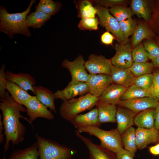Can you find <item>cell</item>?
I'll list each match as a JSON object with an SVG mask.
<instances>
[{
    "mask_svg": "<svg viewBox=\"0 0 159 159\" xmlns=\"http://www.w3.org/2000/svg\"><path fill=\"white\" fill-rule=\"evenodd\" d=\"M0 100V109L2 114V121L6 137L3 157V159H5V154L9 149L10 142H12L13 147L21 143L24 139L26 128L19 119H24L32 126V125L29 119L20 114L21 112H26V108L14 100L9 92H6L5 96Z\"/></svg>",
    "mask_w": 159,
    "mask_h": 159,
    "instance_id": "6da1fadb",
    "label": "cell"
},
{
    "mask_svg": "<svg viewBox=\"0 0 159 159\" xmlns=\"http://www.w3.org/2000/svg\"><path fill=\"white\" fill-rule=\"evenodd\" d=\"M36 0H31L26 9L20 13H9L3 6H0V31L7 35L11 39L14 34H20L30 37L31 34L26 26V19L31 8Z\"/></svg>",
    "mask_w": 159,
    "mask_h": 159,
    "instance_id": "7a4b0ae2",
    "label": "cell"
},
{
    "mask_svg": "<svg viewBox=\"0 0 159 159\" xmlns=\"http://www.w3.org/2000/svg\"><path fill=\"white\" fill-rule=\"evenodd\" d=\"M40 159H71L76 153L74 149L35 134Z\"/></svg>",
    "mask_w": 159,
    "mask_h": 159,
    "instance_id": "3957f363",
    "label": "cell"
},
{
    "mask_svg": "<svg viewBox=\"0 0 159 159\" xmlns=\"http://www.w3.org/2000/svg\"><path fill=\"white\" fill-rule=\"evenodd\" d=\"M77 130L80 133L86 132L97 137L101 147L115 154L124 149L121 135L117 128L107 131L98 127L88 126L79 128Z\"/></svg>",
    "mask_w": 159,
    "mask_h": 159,
    "instance_id": "277c9868",
    "label": "cell"
},
{
    "mask_svg": "<svg viewBox=\"0 0 159 159\" xmlns=\"http://www.w3.org/2000/svg\"><path fill=\"white\" fill-rule=\"evenodd\" d=\"M99 98L88 92L78 98L63 101L59 108L60 116L70 122L79 114L90 110L96 105Z\"/></svg>",
    "mask_w": 159,
    "mask_h": 159,
    "instance_id": "5b68a950",
    "label": "cell"
},
{
    "mask_svg": "<svg viewBox=\"0 0 159 159\" xmlns=\"http://www.w3.org/2000/svg\"><path fill=\"white\" fill-rule=\"evenodd\" d=\"M97 15L101 24L107 31L111 32L115 37L118 43L125 44L128 43L129 39L126 38L122 34L119 22L112 15L107 8L97 5Z\"/></svg>",
    "mask_w": 159,
    "mask_h": 159,
    "instance_id": "8992f818",
    "label": "cell"
},
{
    "mask_svg": "<svg viewBox=\"0 0 159 159\" xmlns=\"http://www.w3.org/2000/svg\"><path fill=\"white\" fill-rule=\"evenodd\" d=\"M85 61L82 55H79L74 60L71 61L65 59L61 64L70 73L72 81L87 82L90 74L87 72L84 66Z\"/></svg>",
    "mask_w": 159,
    "mask_h": 159,
    "instance_id": "52a82bcc",
    "label": "cell"
},
{
    "mask_svg": "<svg viewBox=\"0 0 159 159\" xmlns=\"http://www.w3.org/2000/svg\"><path fill=\"white\" fill-rule=\"evenodd\" d=\"M23 105L25 107L27 115L32 122L38 117L49 120L54 118V115L48 109V107L41 103L35 96H33Z\"/></svg>",
    "mask_w": 159,
    "mask_h": 159,
    "instance_id": "ba28073f",
    "label": "cell"
},
{
    "mask_svg": "<svg viewBox=\"0 0 159 159\" xmlns=\"http://www.w3.org/2000/svg\"><path fill=\"white\" fill-rule=\"evenodd\" d=\"M112 65L111 59L101 55L92 54L85 61V68L90 74H103L109 75Z\"/></svg>",
    "mask_w": 159,
    "mask_h": 159,
    "instance_id": "9c48e42d",
    "label": "cell"
},
{
    "mask_svg": "<svg viewBox=\"0 0 159 159\" xmlns=\"http://www.w3.org/2000/svg\"><path fill=\"white\" fill-rule=\"evenodd\" d=\"M114 48L115 54L111 59L112 65L120 68H130L133 63L131 45L128 43L125 44L117 43Z\"/></svg>",
    "mask_w": 159,
    "mask_h": 159,
    "instance_id": "30bf717a",
    "label": "cell"
},
{
    "mask_svg": "<svg viewBox=\"0 0 159 159\" xmlns=\"http://www.w3.org/2000/svg\"><path fill=\"white\" fill-rule=\"evenodd\" d=\"M89 92V87L87 82L71 81L65 88L58 90L54 94L56 99H59L64 101L78 95H85Z\"/></svg>",
    "mask_w": 159,
    "mask_h": 159,
    "instance_id": "8fae6325",
    "label": "cell"
},
{
    "mask_svg": "<svg viewBox=\"0 0 159 159\" xmlns=\"http://www.w3.org/2000/svg\"><path fill=\"white\" fill-rule=\"evenodd\" d=\"M159 103L154 98L144 97L120 100L117 105L127 108L136 114L149 108H155Z\"/></svg>",
    "mask_w": 159,
    "mask_h": 159,
    "instance_id": "7c38bea8",
    "label": "cell"
},
{
    "mask_svg": "<svg viewBox=\"0 0 159 159\" xmlns=\"http://www.w3.org/2000/svg\"><path fill=\"white\" fill-rule=\"evenodd\" d=\"M75 134L87 147L91 159H117L115 153L94 143L91 139L83 136L77 130Z\"/></svg>",
    "mask_w": 159,
    "mask_h": 159,
    "instance_id": "4fadbf2b",
    "label": "cell"
},
{
    "mask_svg": "<svg viewBox=\"0 0 159 159\" xmlns=\"http://www.w3.org/2000/svg\"><path fill=\"white\" fill-rule=\"evenodd\" d=\"M89 87V93L99 97L103 92L113 82L108 75L99 74H90L87 82Z\"/></svg>",
    "mask_w": 159,
    "mask_h": 159,
    "instance_id": "5bb4252c",
    "label": "cell"
},
{
    "mask_svg": "<svg viewBox=\"0 0 159 159\" xmlns=\"http://www.w3.org/2000/svg\"><path fill=\"white\" fill-rule=\"evenodd\" d=\"M159 131L155 127L150 129L138 127L136 129L138 149L143 150L148 145L157 142Z\"/></svg>",
    "mask_w": 159,
    "mask_h": 159,
    "instance_id": "9a60e30c",
    "label": "cell"
},
{
    "mask_svg": "<svg viewBox=\"0 0 159 159\" xmlns=\"http://www.w3.org/2000/svg\"><path fill=\"white\" fill-rule=\"evenodd\" d=\"M113 83L127 88L133 84L135 77L129 68H122L112 66L109 75Z\"/></svg>",
    "mask_w": 159,
    "mask_h": 159,
    "instance_id": "2e32d148",
    "label": "cell"
},
{
    "mask_svg": "<svg viewBox=\"0 0 159 159\" xmlns=\"http://www.w3.org/2000/svg\"><path fill=\"white\" fill-rule=\"evenodd\" d=\"M6 75L7 81L16 84L27 91L30 90L35 95L33 87L36 85V81L30 74L24 73L16 74L7 71Z\"/></svg>",
    "mask_w": 159,
    "mask_h": 159,
    "instance_id": "e0dca14e",
    "label": "cell"
},
{
    "mask_svg": "<svg viewBox=\"0 0 159 159\" xmlns=\"http://www.w3.org/2000/svg\"><path fill=\"white\" fill-rule=\"evenodd\" d=\"M136 114L127 108L119 106L117 107V129L121 135L126 130L132 127L134 123Z\"/></svg>",
    "mask_w": 159,
    "mask_h": 159,
    "instance_id": "ac0fdd59",
    "label": "cell"
},
{
    "mask_svg": "<svg viewBox=\"0 0 159 159\" xmlns=\"http://www.w3.org/2000/svg\"><path fill=\"white\" fill-rule=\"evenodd\" d=\"M127 88L112 83L109 85L98 97V101L105 103L117 105Z\"/></svg>",
    "mask_w": 159,
    "mask_h": 159,
    "instance_id": "d6986e66",
    "label": "cell"
},
{
    "mask_svg": "<svg viewBox=\"0 0 159 159\" xmlns=\"http://www.w3.org/2000/svg\"><path fill=\"white\" fill-rule=\"evenodd\" d=\"M70 122L77 129L88 126L99 127L101 125L99 121L98 112L96 107L86 113L77 115Z\"/></svg>",
    "mask_w": 159,
    "mask_h": 159,
    "instance_id": "ffe728a7",
    "label": "cell"
},
{
    "mask_svg": "<svg viewBox=\"0 0 159 159\" xmlns=\"http://www.w3.org/2000/svg\"><path fill=\"white\" fill-rule=\"evenodd\" d=\"M95 106L97 109L98 120L100 124L116 122V105L103 103L98 101Z\"/></svg>",
    "mask_w": 159,
    "mask_h": 159,
    "instance_id": "44dd1931",
    "label": "cell"
},
{
    "mask_svg": "<svg viewBox=\"0 0 159 159\" xmlns=\"http://www.w3.org/2000/svg\"><path fill=\"white\" fill-rule=\"evenodd\" d=\"M33 88L37 99L42 104L56 113V110L54 104V101L56 99L54 93L42 86H35Z\"/></svg>",
    "mask_w": 159,
    "mask_h": 159,
    "instance_id": "7402d4cb",
    "label": "cell"
},
{
    "mask_svg": "<svg viewBox=\"0 0 159 159\" xmlns=\"http://www.w3.org/2000/svg\"><path fill=\"white\" fill-rule=\"evenodd\" d=\"M131 10L133 14L138 17L149 21L151 17V9L149 1L145 0H132L131 1Z\"/></svg>",
    "mask_w": 159,
    "mask_h": 159,
    "instance_id": "603a6c76",
    "label": "cell"
},
{
    "mask_svg": "<svg viewBox=\"0 0 159 159\" xmlns=\"http://www.w3.org/2000/svg\"><path fill=\"white\" fill-rule=\"evenodd\" d=\"M155 108H149L141 112L136 116L134 123L138 127L152 129L155 127Z\"/></svg>",
    "mask_w": 159,
    "mask_h": 159,
    "instance_id": "cb8c5ba5",
    "label": "cell"
},
{
    "mask_svg": "<svg viewBox=\"0 0 159 159\" xmlns=\"http://www.w3.org/2000/svg\"><path fill=\"white\" fill-rule=\"evenodd\" d=\"M155 34L145 23L141 22L138 24L132 39V48H133L145 39H150Z\"/></svg>",
    "mask_w": 159,
    "mask_h": 159,
    "instance_id": "d4e9b609",
    "label": "cell"
},
{
    "mask_svg": "<svg viewBox=\"0 0 159 159\" xmlns=\"http://www.w3.org/2000/svg\"><path fill=\"white\" fill-rule=\"evenodd\" d=\"M6 89L14 100L23 105L33 96L18 85L9 81H7Z\"/></svg>",
    "mask_w": 159,
    "mask_h": 159,
    "instance_id": "484cf974",
    "label": "cell"
},
{
    "mask_svg": "<svg viewBox=\"0 0 159 159\" xmlns=\"http://www.w3.org/2000/svg\"><path fill=\"white\" fill-rule=\"evenodd\" d=\"M121 136L124 149L134 157L138 149L136 140V129L132 126L126 130Z\"/></svg>",
    "mask_w": 159,
    "mask_h": 159,
    "instance_id": "4316f807",
    "label": "cell"
},
{
    "mask_svg": "<svg viewBox=\"0 0 159 159\" xmlns=\"http://www.w3.org/2000/svg\"><path fill=\"white\" fill-rule=\"evenodd\" d=\"M51 17L40 11L36 10L27 16L26 19V26L28 28H39L43 26Z\"/></svg>",
    "mask_w": 159,
    "mask_h": 159,
    "instance_id": "83f0119b",
    "label": "cell"
},
{
    "mask_svg": "<svg viewBox=\"0 0 159 159\" xmlns=\"http://www.w3.org/2000/svg\"><path fill=\"white\" fill-rule=\"evenodd\" d=\"M39 157L37 142L24 149L14 150L8 159H38Z\"/></svg>",
    "mask_w": 159,
    "mask_h": 159,
    "instance_id": "f1b7e54d",
    "label": "cell"
},
{
    "mask_svg": "<svg viewBox=\"0 0 159 159\" xmlns=\"http://www.w3.org/2000/svg\"><path fill=\"white\" fill-rule=\"evenodd\" d=\"M144 97H152L149 90L144 89L133 84L127 88L120 100Z\"/></svg>",
    "mask_w": 159,
    "mask_h": 159,
    "instance_id": "f546056e",
    "label": "cell"
},
{
    "mask_svg": "<svg viewBox=\"0 0 159 159\" xmlns=\"http://www.w3.org/2000/svg\"><path fill=\"white\" fill-rule=\"evenodd\" d=\"M62 6V4L58 1L52 0H40L36 6L35 9L51 16L57 13Z\"/></svg>",
    "mask_w": 159,
    "mask_h": 159,
    "instance_id": "4dcf8cb0",
    "label": "cell"
},
{
    "mask_svg": "<svg viewBox=\"0 0 159 159\" xmlns=\"http://www.w3.org/2000/svg\"><path fill=\"white\" fill-rule=\"evenodd\" d=\"M92 4L91 1L84 0L76 4L78 17L81 19L95 17L97 9Z\"/></svg>",
    "mask_w": 159,
    "mask_h": 159,
    "instance_id": "1f68e13d",
    "label": "cell"
},
{
    "mask_svg": "<svg viewBox=\"0 0 159 159\" xmlns=\"http://www.w3.org/2000/svg\"><path fill=\"white\" fill-rule=\"evenodd\" d=\"M154 67L152 63L148 62H133L129 68L132 74L137 77L143 75L152 74L153 71Z\"/></svg>",
    "mask_w": 159,
    "mask_h": 159,
    "instance_id": "d6a6232c",
    "label": "cell"
},
{
    "mask_svg": "<svg viewBox=\"0 0 159 159\" xmlns=\"http://www.w3.org/2000/svg\"><path fill=\"white\" fill-rule=\"evenodd\" d=\"M109 11L119 22L132 18L133 14L131 9L123 5H117L111 7Z\"/></svg>",
    "mask_w": 159,
    "mask_h": 159,
    "instance_id": "836d02e7",
    "label": "cell"
},
{
    "mask_svg": "<svg viewBox=\"0 0 159 159\" xmlns=\"http://www.w3.org/2000/svg\"><path fill=\"white\" fill-rule=\"evenodd\" d=\"M120 29L123 36L126 38L133 34L137 26L136 20L132 18L119 22Z\"/></svg>",
    "mask_w": 159,
    "mask_h": 159,
    "instance_id": "e575fe53",
    "label": "cell"
},
{
    "mask_svg": "<svg viewBox=\"0 0 159 159\" xmlns=\"http://www.w3.org/2000/svg\"><path fill=\"white\" fill-rule=\"evenodd\" d=\"M132 54L133 62H146L149 59L144 49L143 44L141 43L133 49Z\"/></svg>",
    "mask_w": 159,
    "mask_h": 159,
    "instance_id": "d590c367",
    "label": "cell"
},
{
    "mask_svg": "<svg viewBox=\"0 0 159 159\" xmlns=\"http://www.w3.org/2000/svg\"><path fill=\"white\" fill-rule=\"evenodd\" d=\"M143 44L149 59L152 60L159 56V47L154 41L148 39Z\"/></svg>",
    "mask_w": 159,
    "mask_h": 159,
    "instance_id": "8d00e7d4",
    "label": "cell"
},
{
    "mask_svg": "<svg viewBox=\"0 0 159 159\" xmlns=\"http://www.w3.org/2000/svg\"><path fill=\"white\" fill-rule=\"evenodd\" d=\"M99 22L95 17L81 19L78 25V27L81 30H97L98 29Z\"/></svg>",
    "mask_w": 159,
    "mask_h": 159,
    "instance_id": "74e56055",
    "label": "cell"
},
{
    "mask_svg": "<svg viewBox=\"0 0 159 159\" xmlns=\"http://www.w3.org/2000/svg\"><path fill=\"white\" fill-rule=\"evenodd\" d=\"M153 74H148L135 77L133 84L144 89L149 90L152 83Z\"/></svg>",
    "mask_w": 159,
    "mask_h": 159,
    "instance_id": "f35d334b",
    "label": "cell"
},
{
    "mask_svg": "<svg viewBox=\"0 0 159 159\" xmlns=\"http://www.w3.org/2000/svg\"><path fill=\"white\" fill-rule=\"evenodd\" d=\"M153 72L152 83L149 90L152 97L159 102V69H155Z\"/></svg>",
    "mask_w": 159,
    "mask_h": 159,
    "instance_id": "ab89813d",
    "label": "cell"
},
{
    "mask_svg": "<svg viewBox=\"0 0 159 159\" xmlns=\"http://www.w3.org/2000/svg\"><path fill=\"white\" fill-rule=\"evenodd\" d=\"M153 10V14L149 22L154 30L159 35V0L157 1Z\"/></svg>",
    "mask_w": 159,
    "mask_h": 159,
    "instance_id": "60d3db41",
    "label": "cell"
},
{
    "mask_svg": "<svg viewBox=\"0 0 159 159\" xmlns=\"http://www.w3.org/2000/svg\"><path fill=\"white\" fill-rule=\"evenodd\" d=\"M91 1L104 7L110 8L117 6L122 5L125 4L127 1L124 0H95Z\"/></svg>",
    "mask_w": 159,
    "mask_h": 159,
    "instance_id": "b9f144b4",
    "label": "cell"
},
{
    "mask_svg": "<svg viewBox=\"0 0 159 159\" xmlns=\"http://www.w3.org/2000/svg\"><path fill=\"white\" fill-rule=\"evenodd\" d=\"M5 65L2 64L0 69V98H2L5 96L7 80L6 72H5Z\"/></svg>",
    "mask_w": 159,
    "mask_h": 159,
    "instance_id": "7bdbcfd3",
    "label": "cell"
},
{
    "mask_svg": "<svg viewBox=\"0 0 159 159\" xmlns=\"http://www.w3.org/2000/svg\"><path fill=\"white\" fill-rule=\"evenodd\" d=\"M115 39L114 36L107 31L104 32L101 37V40L102 43L107 45L112 44Z\"/></svg>",
    "mask_w": 159,
    "mask_h": 159,
    "instance_id": "ee69618b",
    "label": "cell"
},
{
    "mask_svg": "<svg viewBox=\"0 0 159 159\" xmlns=\"http://www.w3.org/2000/svg\"><path fill=\"white\" fill-rule=\"evenodd\" d=\"M117 159H134V156L124 148L116 154Z\"/></svg>",
    "mask_w": 159,
    "mask_h": 159,
    "instance_id": "f6af8a7d",
    "label": "cell"
},
{
    "mask_svg": "<svg viewBox=\"0 0 159 159\" xmlns=\"http://www.w3.org/2000/svg\"><path fill=\"white\" fill-rule=\"evenodd\" d=\"M155 127L159 131V103L155 108Z\"/></svg>",
    "mask_w": 159,
    "mask_h": 159,
    "instance_id": "bcb514c9",
    "label": "cell"
},
{
    "mask_svg": "<svg viewBox=\"0 0 159 159\" xmlns=\"http://www.w3.org/2000/svg\"><path fill=\"white\" fill-rule=\"evenodd\" d=\"M150 153L155 155H159V143L150 147L149 148Z\"/></svg>",
    "mask_w": 159,
    "mask_h": 159,
    "instance_id": "7dc6e473",
    "label": "cell"
},
{
    "mask_svg": "<svg viewBox=\"0 0 159 159\" xmlns=\"http://www.w3.org/2000/svg\"><path fill=\"white\" fill-rule=\"evenodd\" d=\"M2 117L0 115V143H1L3 141L4 134H3V131L4 130V127L2 121L1 120Z\"/></svg>",
    "mask_w": 159,
    "mask_h": 159,
    "instance_id": "c3c4849f",
    "label": "cell"
},
{
    "mask_svg": "<svg viewBox=\"0 0 159 159\" xmlns=\"http://www.w3.org/2000/svg\"><path fill=\"white\" fill-rule=\"evenodd\" d=\"M151 60L154 67L159 69V56Z\"/></svg>",
    "mask_w": 159,
    "mask_h": 159,
    "instance_id": "681fc988",
    "label": "cell"
},
{
    "mask_svg": "<svg viewBox=\"0 0 159 159\" xmlns=\"http://www.w3.org/2000/svg\"><path fill=\"white\" fill-rule=\"evenodd\" d=\"M156 43L159 47V36L157 37L156 38Z\"/></svg>",
    "mask_w": 159,
    "mask_h": 159,
    "instance_id": "f907efd6",
    "label": "cell"
},
{
    "mask_svg": "<svg viewBox=\"0 0 159 159\" xmlns=\"http://www.w3.org/2000/svg\"><path fill=\"white\" fill-rule=\"evenodd\" d=\"M157 142L159 143V134H158V140Z\"/></svg>",
    "mask_w": 159,
    "mask_h": 159,
    "instance_id": "816d5d0a",
    "label": "cell"
},
{
    "mask_svg": "<svg viewBox=\"0 0 159 159\" xmlns=\"http://www.w3.org/2000/svg\"><path fill=\"white\" fill-rule=\"evenodd\" d=\"M88 159H91L90 158V157H89V158H88Z\"/></svg>",
    "mask_w": 159,
    "mask_h": 159,
    "instance_id": "f5cc1de1",
    "label": "cell"
}]
</instances>
